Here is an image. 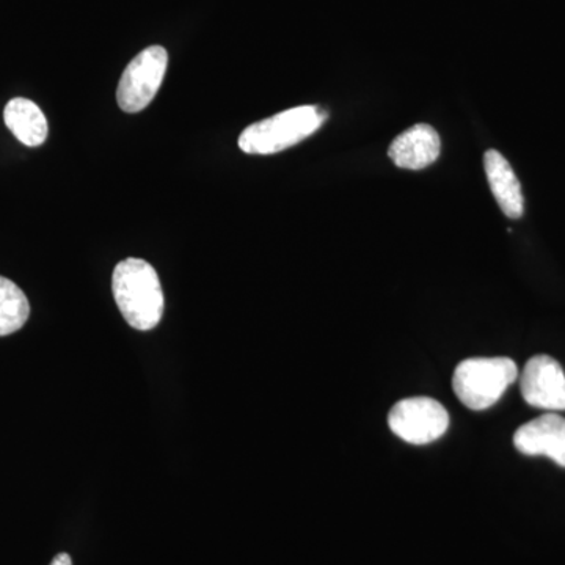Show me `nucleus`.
I'll use <instances>...</instances> for the list:
<instances>
[{
  "mask_svg": "<svg viewBox=\"0 0 565 565\" xmlns=\"http://www.w3.org/2000/svg\"><path fill=\"white\" fill-rule=\"evenodd\" d=\"M327 114L316 106H300L248 126L239 137L247 154H275L308 139L326 121Z\"/></svg>",
  "mask_w": 565,
  "mask_h": 565,
  "instance_id": "3",
  "label": "nucleus"
},
{
  "mask_svg": "<svg viewBox=\"0 0 565 565\" xmlns=\"http://www.w3.org/2000/svg\"><path fill=\"white\" fill-rule=\"evenodd\" d=\"M51 565H73V563H71L70 555H66V553H61V555L54 557V561H52Z\"/></svg>",
  "mask_w": 565,
  "mask_h": 565,
  "instance_id": "12",
  "label": "nucleus"
},
{
  "mask_svg": "<svg viewBox=\"0 0 565 565\" xmlns=\"http://www.w3.org/2000/svg\"><path fill=\"white\" fill-rule=\"evenodd\" d=\"M440 151V136L433 126L419 122L394 139L388 156L399 169L423 170L437 161Z\"/></svg>",
  "mask_w": 565,
  "mask_h": 565,
  "instance_id": "8",
  "label": "nucleus"
},
{
  "mask_svg": "<svg viewBox=\"0 0 565 565\" xmlns=\"http://www.w3.org/2000/svg\"><path fill=\"white\" fill-rule=\"evenodd\" d=\"M514 446L525 456H545L565 468V418L548 412L523 424L514 435Z\"/></svg>",
  "mask_w": 565,
  "mask_h": 565,
  "instance_id": "7",
  "label": "nucleus"
},
{
  "mask_svg": "<svg viewBox=\"0 0 565 565\" xmlns=\"http://www.w3.org/2000/svg\"><path fill=\"white\" fill-rule=\"evenodd\" d=\"M388 426L407 444L427 445L444 437L449 427V415L438 401L411 397L399 401L390 411Z\"/></svg>",
  "mask_w": 565,
  "mask_h": 565,
  "instance_id": "5",
  "label": "nucleus"
},
{
  "mask_svg": "<svg viewBox=\"0 0 565 565\" xmlns=\"http://www.w3.org/2000/svg\"><path fill=\"white\" fill-rule=\"evenodd\" d=\"M31 315L28 297L9 278L0 277V337L21 330Z\"/></svg>",
  "mask_w": 565,
  "mask_h": 565,
  "instance_id": "11",
  "label": "nucleus"
},
{
  "mask_svg": "<svg viewBox=\"0 0 565 565\" xmlns=\"http://www.w3.org/2000/svg\"><path fill=\"white\" fill-rule=\"evenodd\" d=\"M523 399L531 407L548 412L565 411V373L548 355H535L520 375Z\"/></svg>",
  "mask_w": 565,
  "mask_h": 565,
  "instance_id": "6",
  "label": "nucleus"
},
{
  "mask_svg": "<svg viewBox=\"0 0 565 565\" xmlns=\"http://www.w3.org/2000/svg\"><path fill=\"white\" fill-rule=\"evenodd\" d=\"M111 289L122 318L132 329L148 332L162 321L166 300L158 273L150 263L128 258L118 264Z\"/></svg>",
  "mask_w": 565,
  "mask_h": 565,
  "instance_id": "1",
  "label": "nucleus"
},
{
  "mask_svg": "<svg viewBox=\"0 0 565 565\" xmlns=\"http://www.w3.org/2000/svg\"><path fill=\"white\" fill-rule=\"evenodd\" d=\"M7 128L25 147H40L47 139V120L43 111L31 99H11L3 110Z\"/></svg>",
  "mask_w": 565,
  "mask_h": 565,
  "instance_id": "10",
  "label": "nucleus"
},
{
  "mask_svg": "<svg viewBox=\"0 0 565 565\" xmlns=\"http://www.w3.org/2000/svg\"><path fill=\"white\" fill-rule=\"evenodd\" d=\"M519 379L514 360L508 356H479L459 363L452 377V388L465 407L487 411L501 399Z\"/></svg>",
  "mask_w": 565,
  "mask_h": 565,
  "instance_id": "2",
  "label": "nucleus"
},
{
  "mask_svg": "<svg viewBox=\"0 0 565 565\" xmlns=\"http://www.w3.org/2000/svg\"><path fill=\"white\" fill-rule=\"evenodd\" d=\"M487 180L492 189L494 199L500 204L501 211L509 218H520L525 211L522 185L512 170L511 163L505 161L501 152L489 150L484 154Z\"/></svg>",
  "mask_w": 565,
  "mask_h": 565,
  "instance_id": "9",
  "label": "nucleus"
},
{
  "mask_svg": "<svg viewBox=\"0 0 565 565\" xmlns=\"http://www.w3.org/2000/svg\"><path fill=\"white\" fill-rule=\"evenodd\" d=\"M169 54L162 46H150L132 58L118 84L117 102L121 110L139 114L150 106L166 77Z\"/></svg>",
  "mask_w": 565,
  "mask_h": 565,
  "instance_id": "4",
  "label": "nucleus"
}]
</instances>
